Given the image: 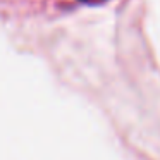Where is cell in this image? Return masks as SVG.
Segmentation results:
<instances>
[{"label":"cell","instance_id":"cell-1","mask_svg":"<svg viewBox=\"0 0 160 160\" xmlns=\"http://www.w3.org/2000/svg\"><path fill=\"white\" fill-rule=\"evenodd\" d=\"M83 2H100V0H83Z\"/></svg>","mask_w":160,"mask_h":160}]
</instances>
